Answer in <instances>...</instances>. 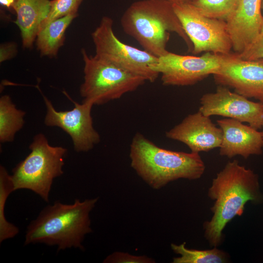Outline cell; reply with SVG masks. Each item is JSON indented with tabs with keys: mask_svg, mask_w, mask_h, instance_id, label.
Wrapping results in <instances>:
<instances>
[{
	"mask_svg": "<svg viewBox=\"0 0 263 263\" xmlns=\"http://www.w3.org/2000/svg\"><path fill=\"white\" fill-rule=\"evenodd\" d=\"M262 10H263V0H262Z\"/></svg>",
	"mask_w": 263,
	"mask_h": 263,
	"instance_id": "obj_28",
	"label": "cell"
},
{
	"mask_svg": "<svg viewBox=\"0 0 263 263\" xmlns=\"http://www.w3.org/2000/svg\"><path fill=\"white\" fill-rule=\"evenodd\" d=\"M173 8L192 44L193 54L230 53L232 43L225 21L204 15L191 3L173 4Z\"/></svg>",
	"mask_w": 263,
	"mask_h": 263,
	"instance_id": "obj_8",
	"label": "cell"
},
{
	"mask_svg": "<svg viewBox=\"0 0 263 263\" xmlns=\"http://www.w3.org/2000/svg\"><path fill=\"white\" fill-rule=\"evenodd\" d=\"M262 0H240L236 10L226 21L232 49L242 52L261 34L263 25Z\"/></svg>",
	"mask_w": 263,
	"mask_h": 263,
	"instance_id": "obj_15",
	"label": "cell"
},
{
	"mask_svg": "<svg viewBox=\"0 0 263 263\" xmlns=\"http://www.w3.org/2000/svg\"><path fill=\"white\" fill-rule=\"evenodd\" d=\"M208 196L214 201L210 208L213 215L203 226L205 237L213 247L222 244L224 228L235 216L243 214L247 202L258 203L263 199L258 175L237 160L228 162L217 174Z\"/></svg>",
	"mask_w": 263,
	"mask_h": 263,
	"instance_id": "obj_1",
	"label": "cell"
},
{
	"mask_svg": "<svg viewBox=\"0 0 263 263\" xmlns=\"http://www.w3.org/2000/svg\"><path fill=\"white\" fill-rule=\"evenodd\" d=\"M29 148L30 153L12 170L14 191L30 189L48 202L54 179L63 173L67 150L51 146L43 133L34 137Z\"/></svg>",
	"mask_w": 263,
	"mask_h": 263,
	"instance_id": "obj_5",
	"label": "cell"
},
{
	"mask_svg": "<svg viewBox=\"0 0 263 263\" xmlns=\"http://www.w3.org/2000/svg\"><path fill=\"white\" fill-rule=\"evenodd\" d=\"M186 243L177 245L171 244L174 253L180 255L174 258L173 263H225L228 261L229 256L223 250L214 247L211 249L197 250L186 247Z\"/></svg>",
	"mask_w": 263,
	"mask_h": 263,
	"instance_id": "obj_19",
	"label": "cell"
},
{
	"mask_svg": "<svg viewBox=\"0 0 263 263\" xmlns=\"http://www.w3.org/2000/svg\"><path fill=\"white\" fill-rule=\"evenodd\" d=\"M97 201L98 198L83 201L75 199L73 204L56 202L47 206L28 226L24 244L43 243L57 245L58 250H83L85 236L92 231L89 214Z\"/></svg>",
	"mask_w": 263,
	"mask_h": 263,
	"instance_id": "obj_2",
	"label": "cell"
},
{
	"mask_svg": "<svg viewBox=\"0 0 263 263\" xmlns=\"http://www.w3.org/2000/svg\"><path fill=\"white\" fill-rule=\"evenodd\" d=\"M237 55L244 60L263 58V33H261L245 49Z\"/></svg>",
	"mask_w": 263,
	"mask_h": 263,
	"instance_id": "obj_24",
	"label": "cell"
},
{
	"mask_svg": "<svg viewBox=\"0 0 263 263\" xmlns=\"http://www.w3.org/2000/svg\"><path fill=\"white\" fill-rule=\"evenodd\" d=\"M123 31L143 50L159 57L169 51V33L178 35L192 51L193 45L168 0H140L132 3L121 18Z\"/></svg>",
	"mask_w": 263,
	"mask_h": 263,
	"instance_id": "obj_4",
	"label": "cell"
},
{
	"mask_svg": "<svg viewBox=\"0 0 263 263\" xmlns=\"http://www.w3.org/2000/svg\"><path fill=\"white\" fill-rule=\"evenodd\" d=\"M113 22L109 17H103L92 34L95 47V56L130 72L154 82L159 75L151 69L158 57L144 50L125 44L115 35Z\"/></svg>",
	"mask_w": 263,
	"mask_h": 263,
	"instance_id": "obj_7",
	"label": "cell"
},
{
	"mask_svg": "<svg viewBox=\"0 0 263 263\" xmlns=\"http://www.w3.org/2000/svg\"><path fill=\"white\" fill-rule=\"evenodd\" d=\"M175 4L191 3L193 0H168Z\"/></svg>",
	"mask_w": 263,
	"mask_h": 263,
	"instance_id": "obj_27",
	"label": "cell"
},
{
	"mask_svg": "<svg viewBox=\"0 0 263 263\" xmlns=\"http://www.w3.org/2000/svg\"><path fill=\"white\" fill-rule=\"evenodd\" d=\"M77 15H68L56 19L40 30L36 41L42 56L54 57L63 45L67 28Z\"/></svg>",
	"mask_w": 263,
	"mask_h": 263,
	"instance_id": "obj_17",
	"label": "cell"
},
{
	"mask_svg": "<svg viewBox=\"0 0 263 263\" xmlns=\"http://www.w3.org/2000/svg\"><path fill=\"white\" fill-rule=\"evenodd\" d=\"M262 128H263L262 133H263V121L262 127Z\"/></svg>",
	"mask_w": 263,
	"mask_h": 263,
	"instance_id": "obj_29",
	"label": "cell"
},
{
	"mask_svg": "<svg viewBox=\"0 0 263 263\" xmlns=\"http://www.w3.org/2000/svg\"><path fill=\"white\" fill-rule=\"evenodd\" d=\"M222 136L221 129L199 110L166 132L168 138L182 142L191 152L198 153L219 148Z\"/></svg>",
	"mask_w": 263,
	"mask_h": 263,
	"instance_id": "obj_13",
	"label": "cell"
},
{
	"mask_svg": "<svg viewBox=\"0 0 263 263\" xmlns=\"http://www.w3.org/2000/svg\"><path fill=\"white\" fill-rule=\"evenodd\" d=\"M217 123L223 133L219 147L221 156L231 158L240 155L246 159L263 153L262 132L230 118L218 120Z\"/></svg>",
	"mask_w": 263,
	"mask_h": 263,
	"instance_id": "obj_14",
	"label": "cell"
},
{
	"mask_svg": "<svg viewBox=\"0 0 263 263\" xmlns=\"http://www.w3.org/2000/svg\"><path fill=\"white\" fill-rule=\"evenodd\" d=\"M199 111L207 116L220 115L246 122L259 130L262 127L263 104L247 98L219 85L215 92L207 93L200 99Z\"/></svg>",
	"mask_w": 263,
	"mask_h": 263,
	"instance_id": "obj_11",
	"label": "cell"
},
{
	"mask_svg": "<svg viewBox=\"0 0 263 263\" xmlns=\"http://www.w3.org/2000/svg\"><path fill=\"white\" fill-rule=\"evenodd\" d=\"M0 62L13 57L17 53V45L14 42L2 44L0 48Z\"/></svg>",
	"mask_w": 263,
	"mask_h": 263,
	"instance_id": "obj_25",
	"label": "cell"
},
{
	"mask_svg": "<svg viewBox=\"0 0 263 263\" xmlns=\"http://www.w3.org/2000/svg\"><path fill=\"white\" fill-rule=\"evenodd\" d=\"M240 0H193L192 3L202 14L226 21L237 8Z\"/></svg>",
	"mask_w": 263,
	"mask_h": 263,
	"instance_id": "obj_21",
	"label": "cell"
},
{
	"mask_svg": "<svg viewBox=\"0 0 263 263\" xmlns=\"http://www.w3.org/2000/svg\"><path fill=\"white\" fill-rule=\"evenodd\" d=\"M42 95L46 107L45 125L59 127L68 134L75 151H88L99 143L100 136L94 127L91 114L92 103L82 102L79 104L68 96L74 103V108L69 111H57L52 102Z\"/></svg>",
	"mask_w": 263,
	"mask_h": 263,
	"instance_id": "obj_10",
	"label": "cell"
},
{
	"mask_svg": "<svg viewBox=\"0 0 263 263\" xmlns=\"http://www.w3.org/2000/svg\"><path fill=\"white\" fill-rule=\"evenodd\" d=\"M83 0H53L51 1L49 12L42 22L41 30L50 22L71 15H77L78 8Z\"/></svg>",
	"mask_w": 263,
	"mask_h": 263,
	"instance_id": "obj_22",
	"label": "cell"
},
{
	"mask_svg": "<svg viewBox=\"0 0 263 263\" xmlns=\"http://www.w3.org/2000/svg\"><path fill=\"white\" fill-rule=\"evenodd\" d=\"M84 81L80 87L82 102L103 105L135 91L147 81L140 75L81 51Z\"/></svg>",
	"mask_w": 263,
	"mask_h": 263,
	"instance_id": "obj_6",
	"label": "cell"
},
{
	"mask_svg": "<svg viewBox=\"0 0 263 263\" xmlns=\"http://www.w3.org/2000/svg\"><path fill=\"white\" fill-rule=\"evenodd\" d=\"M17 0H0V6L13 10V7Z\"/></svg>",
	"mask_w": 263,
	"mask_h": 263,
	"instance_id": "obj_26",
	"label": "cell"
},
{
	"mask_svg": "<svg viewBox=\"0 0 263 263\" xmlns=\"http://www.w3.org/2000/svg\"><path fill=\"white\" fill-rule=\"evenodd\" d=\"M130 157L131 166L138 176L156 189L181 178L198 179L206 168L198 153L160 148L140 132L132 138Z\"/></svg>",
	"mask_w": 263,
	"mask_h": 263,
	"instance_id": "obj_3",
	"label": "cell"
},
{
	"mask_svg": "<svg viewBox=\"0 0 263 263\" xmlns=\"http://www.w3.org/2000/svg\"><path fill=\"white\" fill-rule=\"evenodd\" d=\"M226 55L206 52L200 56H196L168 52L158 57L157 61L151 69L161 75L164 85H192L210 75L215 74Z\"/></svg>",
	"mask_w": 263,
	"mask_h": 263,
	"instance_id": "obj_9",
	"label": "cell"
},
{
	"mask_svg": "<svg viewBox=\"0 0 263 263\" xmlns=\"http://www.w3.org/2000/svg\"><path fill=\"white\" fill-rule=\"evenodd\" d=\"M14 191L11 175L3 166L0 167V243L14 238L19 232L18 227L8 222L4 216V208L8 195Z\"/></svg>",
	"mask_w": 263,
	"mask_h": 263,
	"instance_id": "obj_20",
	"label": "cell"
},
{
	"mask_svg": "<svg viewBox=\"0 0 263 263\" xmlns=\"http://www.w3.org/2000/svg\"><path fill=\"white\" fill-rule=\"evenodd\" d=\"M51 6L49 0H17L13 7L15 21L21 34L22 43L30 48L35 41L42 22L47 17Z\"/></svg>",
	"mask_w": 263,
	"mask_h": 263,
	"instance_id": "obj_16",
	"label": "cell"
},
{
	"mask_svg": "<svg viewBox=\"0 0 263 263\" xmlns=\"http://www.w3.org/2000/svg\"><path fill=\"white\" fill-rule=\"evenodd\" d=\"M104 263H153L154 260L146 256H135L128 253L115 252L108 256Z\"/></svg>",
	"mask_w": 263,
	"mask_h": 263,
	"instance_id": "obj_23",
	"label": "cell"
},
{
	"mask_svg": "<svg viewBox=\"0 0 263 263\" xmlns=\"http://www.w3.org/2000/svg\"><path fill=\"white\" fill-rule=\"evenodd\" d=\"M25 112L18 109L8 95L0 98V142H12L24 124Z\"/></svg>",
	"mask_w": 263,
	"mask_h": 263,
	"instance_id": "obj_18",
	"label": "cell"
},
{
	"mask_svg": "<svg viewBox=\"0 0 263 263\" xmlns=\"http://www.w3.org/2000/svg\"><path fill=\"white\" fill-rule=\"evenodd\" d=\"M213 75L219 85L232 88L236 93L263 104V58L244 60L236 53L228 54Z\"/></svg>",
	"mask_w": 263,
	"mask_h": 263,
	"instance_id": "obj_12",
	"label": "cell"
}]
</instances>
